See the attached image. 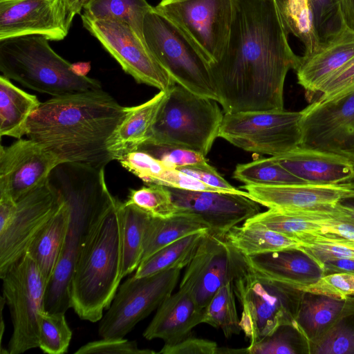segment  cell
<instances>
[{
  "label": "cell",
  "mask_w": 354,
  "mask_h": 354,
  "mask_svg": "<svg viewBox=\"0 0 354 354\" xmlns=\"http://www.w3.org/2000/svg\"><path fill=\"white\" fill-rule=\"evenodd\" d=\"M223 116L217 101L175 83L167 91L145 143L180 147L206 156L218 138Z\"/></svg>",
  "instance_id": "52a82bcc"
},
{
  "label": "cell",
  "mask_w": 354,
  "mask_h": 354,
  "mask_svg": "<svg viewBox=\"0 0 354 354\" xmlns=\"http://www.w3.org/2000/svg\"><path fill=\"white\" fill-rule=\"evenodd\" d=\"M324 276L334 273L354 275V259H338L324 262L321 266Z\"/></svg>",
  "instance_id": "db71d44e"
},
{
  "label": "cell",
  "mask_w": 354,
  "mask_h": 354,
  "mask_svg": "<svg viewBox=\"0 0 354 354\" xmlns=\"http://www.w3.org/2000/svg\"><path fill=\"white\" fill-rule=\"evenodd\" d=\"M122 278L136 271L141 263L145 230L151 218L133 205L123 203Z\"/></svg>",
  "instance_id": "836d02e7"
},
{
  "label": "cell",
  "mask_w": 354,
  "mask_h": 354,
  "mask_svg": "<svg viewBox=\"0 0 354 354\" xmlns=\"http://www.w3.org/2000/svg\"><path fill=\"white\" fill-rule=\"evenodd\" d=\"M274 157L285 169L306 183L338 185L354 180V162L337 154L299 146Z\"/></svg>",
  "instance_id": "7402d4cb"
},
{
  "label": "cell",
  "mask_w": 354,
  "mask_h": 354,
  "mask_svg": "<svg viewBox=\"0 0 354 354\" xmlns=\"http://www.w3.org/2000/svg\"><path fill=\"white\" fill-rule=\"evenodd\" d=\"M70 216V207L64 200L26 252L35 261L46 287L53 275L62 252Z\"/></svg>",
  "instance_id": "4316f807"
},
{
  "label": "cell",
  "mask_w": 354,
  "mask_h": 354,
  "mask_svg": "<svg viewBox=\"0 0 354 354\" xmlns=\"http://www.w3.org/2000/svg\"><path fill=\"white\" fill-rule=\"evenodd\" d=\"M313 8L317 30L322 41L326 42L346 24L339 0H309Z\"/></svg>",
  "instance_id": "b9f144b4"
},
{
  "label": "cell",
  "mask_w": 354,
  "mask_h": 354,
  "mask_svg": "<svg viewBox=\"0 0 354 354\" xmlns=\"http://www.w3.org/2000/svg\"><path fill=\"white\" fill-rule=\"evenodd\" d=\"M10 1V0H0V2H1V1Z\"/></svg>",
  "instance_id": "91938a15"
},
{
  "label": "cell",
  "mask_w": 354,
  "mask_h": 354,
  "mask_svg": "<svg viewBox=\"0 0 354 354\" xmlns=\"http://www.w3.org/2000/svg\"><path fill=\"white\" fill-rule=\"evenodd\" d=\"M340 203L354 207V180L352 181L351 192L346 197L339 201Z\"/></svg>",
  "instance_id": "680465c9"
},
{
  "label": "cell",
  "mask_w": 354,
  "mask_h": 354,
  "mask_svg": "<svg viewBox=\"0 0 354 354\" xmlns=\"http://www.w3.org/2000/svg\"><path fill=\"white\" fill-rule=\"evenodd\" d=\"M167 188L177 212L199 216L209 233L223 239L233 227L260 212L258 203L241 194Z\"/></svg>",
  "instance_id": "ac0fdd59"
},
{
  "label": "cell",
  "mask_w": 354,
  "mask_h": 354,
  "mask_svg": "<svg viewBox=\"0 0 354 354\" xmlns=\"http://www.w3.org/2000/svg\"><path fill=\"white\" fill-rule=\"evenodd\" d=\"M71 71L74 74L80 77H86L91 70L89 62H78L71 64Z\"/></svg>",
  "instance_id": "6f0895ef"
},
{
  "label": "cell",
  "mask_w": 354,
  "mask_h": 354,
  "mask_svg": "<svg viewBox=\"0 0 354 354\" xmlns=\"http://www.w3.org/2000/svg\"><path fill=\"white\" fill-rule=\"evenodd\" d=\"M3 295L13 330L8 354H21L39 346V320L44 310L46 284L35 261L26 252L0 275Z\"/></svg>",
  "instance_id": "30bf717a"
},
{
  "label": "cell",
  "mask_w": 354,
  "mask_h": 354,
  "mask_svg": "<svg viewBox=\"0 0 354 354\" xmlns=\"http://www.w3.org/2000/svg\"><path fill=\"white\" fill-rule=\"evenodd\" d=\"M154 184L189 191L225 192L207 185L198 179L180 171L176 168L166 169Z\"/></svg>",
  "instance_id": "681fc988"
},
{
  "label": "cell",
  "mask_w": 354,
  "mask_h": 354,
  "mask_svg": "<svg viewBox=\"0 0 354 354\" xmlns=\"http://www.w3.org/2000/svg\"><path fill=\"white\" fill-rule=\"evenodd\" d=\"M354 56V30L346 24L310 56L300 57L295 70L297 83L309 101L319 94L323 83Z\"/></svg>",
  "instance_id": "44dd1931"
},
{
  "label": "cell",
  "mask_w": 354,
  "mask_h": 354,
  "mask_svg": "<svg viewBox=\"0 0 354 354\" xmlns=\"http://www.w3.org/2000/svg\"><path fill=\"white\" fill-rule=\"evenodd\" d=\"M300 290L344 299L354 295V275L347 273L325 275Z\"/></svg>",
  "instance_id": "bcb514c9"
},
{
  "label": "cell",
  "mask_w": 354,
  "mask_h": 354,
  "mask_svg": "<svg viewBox=\"0 0 354 354\" xmlns=\"http://www.w3.org/2000/svg\"><path fill=\"white\" fill-rule=\"evenodd\" d=\"M250 354H310V345L295 324H284L258 342L249 344Z\"/></svg>",
  "instance_id": "8d00e7d4"
},
{
  "label": "cell",
  "mask_w": 354,
  "mask_h": 354,
  "mask_svg": "<svg viewBox=\"0 0 354 354\" xmlns=\"http://www.w3.org/2000/svg\"><path fill=\"white\" fill-rule=\"evenodd\" d=\"M233 178L245 185L260 186L306 183L285 169L274 156L238 164Z\"/></svg>",
  "instance_id": "e575fe53"
},
{
  "label": "cell",
  "mask_w": 354,
  "mask_h": 354,
  "mask_svg": "<svg viewBox=\"0 0 354 354\" xmlns=\"http://www.w3.org/2000/svg\"><path fill=\"white\" fill-rule=\"evenodd\" d=\"M278 0H236L227 46L210 64L224 113L283 109V87L300 57L292 50Z\"/></svg>",
  "instance_id": "6da1fadb"
},
{
  "label": "cell",
  "mask_w": 354,
  "mask_h": 354,
  "mask_svg": "<svg viewBox=\"0 0 354 354\" xmlns=\"http://www.w3.org/2000/svg\"><path fill=\"white\" fill-rule=\"evenodd\" d=\"M349 301V297L342 299L304 291L295 325L311 346L338 321Z\"/></svg>",
  "instance_id": "484cf974"
},
{
  "label": "cell",
  "mask_w": 354,
  "mask_h": 354,
  "mask_svg": "<svg viewBox=\"0 0 354 354\" xmlns=\"http://www.w3.org/2000/svg\"><path fill=\"white\" fill-rule=\"evenodd\" d=\"M167 91H160L149 100L135 106L125 107V115L108 145L114 160L136 151L150 137Z\"/></svg>",
  "instance_id": "d4e9b609"
},
{
  "label": "cell",
  "mask_w": 354,
  "mask_h": 354,
  "mask_svg": "<svg viewBox=\"0 0 354 354\" xmlns=\"http://www.w3.org/2000/svg\"><path fill=\"white\" fill-rule=\"evenodd\" d=\"M345 24L354 30V0H339Z\"/></svg>",
  "instance_id": "11a10c76"
},
{
  "label": "cell",
  "mask_w": 354,
  "mask_h": 354,
  "mask_svg": "<svg viewBox=\"0 0 354 354\" xmlns=\"http://www.w3.org/2000/svg\"><path fill=\"white\" fill-rule=\"evenodd\" d=\"M68 12L69 19L73 22L75 15L82 12L83 7L87 0H65Z\"/></svg>",
  "instance_id": "9f6ffc18"
},
{
  "label": "cell",
  "mask_w": 354,
  "mask_h": 354,
  "mask_svg": "<svg viewBox=\"0 0 354 354\" xmlns=\"http://www.w3.org/2000/svg\"><path fill=\"white\" fill-rule=\"evenodd\" d=\"M71 330L65 313L40 312L39 320V346L48 354H62L67 352L71 338Z\"/></svg>",
  "instance_id": "ab89813d"
},
{
  "label": "cell",
  "mask_w": 354,
  "mask_h": 354,
  "mask_svg": "<svg viewBox=\"0 0 354 354\" xmlns=\"http://www.w3.org/2000/svg\"><path fill=\"white\" fill-rule=\"evenodd\" d=\"M233 258L232 285L242 308L240 326L250 344L281 325H295L304 291L261 273L234 248Z\"/></svg>",
  "instance_id": "5b68a950"
},
{
  "label": "cell",
  "mask_w": 354,
  "mask_h": 354,
  "mask_svg": "<svg viewBox=\"0 0 354 354\" xmlns=\"http://www.w3.org/2000/svg\"><path fill=\"white\" fill-rule=\"evenodd\" d=\"M49 183L68 203L71 216L53 275L47 285L44 307L50 313L71 308L68 288L80 250L89 230L113 196L104 168L80 162H62L50 173Z\"/></svg>",
  "instance_id": "277c9868"
},
{
  "label": "cell",
  "mask_w": 354,
  "mask_h": 354,
  "mask_svg": "<svg viewBox=\"0 0 354 354\" xmlns=\"http://www.w3.org/2000/svg\"><path fill=\"white\" fill-rule=\"evenodd\" d=\"M311 220L322 227V232H330L354 243V225L330 217H314Z\"/></svg>",
  "instance_id": "f5cc1de1"
},
{
  "label": "cell",
  "mask_w": 354,
  "mask_h": 354,
  "mask_svg": "<svg viewBox=\"0 0 354 354\" xmlns=\"http://www.w3.org/2000/svg\"><path fill=\"white\" fill-rule=\"evenodd\" d=\"M181 268L142 277L133 275L120 286L105 314L100 320L102 338H123L172 294Z\"/></svg>",
  "instance_id": "7c38bea8"
},
{
  "label": "cell",
  "mask_w": 354,
  "mask_h": 354,
  "mask_svg": "<svg viewBox=\"0 0 354 354\" xmlns=\"http://www.w3.org/2000/svg\"><path fill=\"white\" fill-rule=\"evenodd\" d=\"M232 281L224 284L203 309L202 323L221 329L225 337L239 335L240 326Z\"/></svg>",
  "instance_id": "d590c367"
},
{
  "label": "cell",
  "mask_w": 354,
  "mask_h": 354,
  "mask_svg": "<svg viewBox=\"0 0 354 354\" xmlns=\"http://www.w3.org/2000/svg\"><path fill=\"white\" fill-rule=\"evenodd\" d=\"M203 309L187 288L179 287L157 308L143 333L148 340L160 339L173 344L190 335L192 329L202 323Z\"/></svg>",
  "instance_id": "603a6c76"
},
{
  "label": "cell",
  "mask_w": 354,
  "mask_h": 354,
  "mask_svg": "<svg viewBox=\"0 0 354 354\" xmlns=\"http://www.w3.org/2000/svg\"><path fill=\"white\" fill-rule=\"evenodd\" d=\"M313 217H330L354 225V207L337 202L318 209H309Z\"/></svg>",
  "instance_id": "816d5d0a"
},
{
  "label": "cell",
  "mask_w": 354,
  "mask_h": 354,
  "mask_svg": "<svg viewBox=\"0 0 354 354\" xmlns=\"http://www.w3.org/2000/svg\"><path fill=\"white\" fill-rule=\"evenodd\" d=\"M64 201L48 180L16 201L11 218L0 227V275L26 253Z\"/></svg>",
  "instance_id": "5bb4252c"
},
{
  "label": "cell",
  "mask_w": 354,
  "mask_h": 354,
  "mask_svg": "<svg viewBox=\"0 0 354 354\" xmlns=\"http://www.w3.org/2000/svg\"><path fill=\"white\" fill-rule=\"evenodd\" d=\"M352 93H354V56L323 83L317 100L330 101Z\"/></svg>",
  "instance_id": "f6af8a7d"
},
{
  "label": "cell",
  "mask_w": 354,
  "mask_h": 354,
  "mask_svg": "<svg viewBox=\"0 0 354 354\" xmlns=\"http://www.w3.org/2000/svg\"><path fill=\"white\" fill-rule=\"evenodd\" d=\"M125 205H133L155 218H165L177 212L167 187L147 184L137 189H130Z\"/></svg>",
  "instance_id": "60d3db41"
},
{
  "label": "cell",
  "mask_w": 354,
  "mask_h": 354,
  "mask_svg": "<svg viewBox=\"0 0 354 354\" xmlns=\"http://www.w3.org/2000/svg\"><path fill=\"white\" fill-rule=\"evenodd\" d=\"M245 222L262 225L297 241L303 235L322 232V226L311 220L274 209L259 212Z\"/></svg>",
  "instance_id": "f35d334b"
},
{
  "label": "cell",
  "mask_w": 354,
  "mask_h": 354,
  "mask_svg": "<svg viewBox=\"0 0 354 354\" xmlns=\"http://www.w3.org/2000/svg\"><path fill=\"white\" fill-rule=\"evenodd\" d=\"M236 0H161L154 9L174 24L209 64L218 62L227 46Z\"/></svg>",
  "instance_id": "8fae6325"
},
{
  "label": "cell",
  "mask_w": 354,
  "mask_h": 354,
  "mask_svg": "<svg viewBox=\"0 0 354 354\" xmlns=\"http://www.w3.org/2000/svg\"><path fill=\"white\" fill-rule=\"evenodd\" d=\"M83 26L136 82L168 91L176 82L127 24L81 15Z\"/></svg>",
  "instance_id": "4fadbf2b"
},
{
  "label": "cell",
  "mask_w": 354,
  "mask_h": 354,
  "mask_svg": "<svg viewBox=\"0 0 354 354\" xmlns=\"http://www.w3.org/2000/svg\"><path fill=\"white\" fill-rule=\"evenodd\" d=\"M224 239L245 257L300 248L299 243L291 238L262 225L246 222L230 229Z\"/></svg>",
  "instance_id": "f546056e"
},
{
  "label": "cell",
  "mask_w": 354,
  "mask_h": 354,
  "mask_svg": "<svg viewBox=\"0 0 354 354\" xmlns=\"http://www.w3.org/2000/svg\"><path fill=\"white\" fill-rule=\"evenodd\" d=\"M180 171L191 176L212 187L225 192L238 194L249 197L246 191H241L231 185L216 169L209 165L207 161L195 165L176 168Z\"/></svg>",
  "instance_id": "c3c4849f"
},
{
  "label": "cell",
  "mask_w": 354,
  "mask_h": 354,
  "mask_svg": "<svg viewBox=\"0 0 354 354\" xmlns=\"http://www.w3.org/2000/svg\"><path fill=\"white\" fill-rule=\"evenodd\" d=\"M351 182L338 185H245L241 188L248 193L250 198L268 209L297 211L318 208L339 202L350 194Z\"/></svg>",
  "instance_id": "ffe728a7"
},
{
  "label": "cell",
  "mask_w": 354,
  "mask_h": 354,
  "mask_svg": "<svg viewBox=\"0 0 354 354\" xmlns=\"http://www.w3.org/2000/svg\"><path fill=\"white\" fill-rule=\"evenodd\" d=\"M48 41L39 35L0 41L2 75L53 97L102 89L98 80L74 74L71 64L58 55Z\"/></svg>",
  "instance_id": "8992f818"
},
{
  "label": "cell",
  "mask_w": 354,
  "mask_h": 354,
  "mask_svg": "<svg viewBox=\"0 0 354 354\" xmlns=\"http://www.w3.org/2000/svg\"><path fill=\"white\" fill-rule=\"evenodd\" d=\"M209 230L207 224L199 216L192 213L177 212L165 218L151 216L145 233L141 263L180 239Z\"/></svg>",
  "instance_id": "83f0119b"
},
{
  "label": "cell",
  "mask_w": 354,
  "mask_h": 354,
  "mask_svg": "<svg viewBox=\"0 0 354 354\" xmlns=\"http://www.w3.org/2000/svg\"><path fill=\"white\" fill-rule=\"evenodd\" d=\"M279 8L289 33L304 44L303 56H310L322 46L314 12L309 0H278Z\"/></svg>",
  "instance_id": "1f68e13d"
},
{
  "label": "cell",
  "mask_w": 354,
  "mask_h": 354,
  "mask_svg": "<svg viewBox=\"0 0 354 354\" xmlns=\"http://www.w3.org/2000/svg\"><path fill=\"white\" fill-rule=\"evenodd\" d=\"M154 354L149 349H141L136 341L123 338H102L89 342L80 347L75 354Z\"/></svg>",
  "instance_id": "7dc6e473"
},
{
  "label": "cell",
  "mask_w": 354,
  "mask_h": 354,
  "mask_svg": "<svg viewBox=\"0 0 354 354\" xmlns=\"http://www.w3.org/2000/svg\"><path fill=\"white\" fill-rule=\"evenodd\" d=\"M124 115L125 107L102 89L53 97L30 115L26 136L62 163L105 168L114 160L109 142Z\"/></svg>",
  "instance_id": "7a4b0ae2"
},
{
  "label": "cell",
  "mask_w": 354,
  "mask_h": 354,
  "mask_svg": "<svg viewBox=\"0 0 354 354\" xmlns=\"http://www.w3.org/2000/svg\"><path fill=\"white\" fill-rule=\"evenodd\" d=\"M123 203L112 199L93 223L70 281L71 308L82 320L102 317L122 279Z\"/></svg>",
  "instance_id": "3957f363"
},
{
  "label": "cell",
  "mask_w": 354,
  "mask_h": 354,
  "mask_svg": "<svg viewBox=\"0 0 354 354\" xmlns=\"http://www.w3.org/2000/svg\"><path fill=\"white\" fill-rule=\"evenodd\" d=\"M138 150L149 153L170 168H178L207 161L205 156L196 151L173 145L144 143Z\"/></svg>",
  "instance_id": "ee69618b"
},
{
  "label": "cell",
  "mask_w": 354,
  "mask_h": 354,
  "mask_svg": "<svg viewBox=\"0 0 354 354\" xmlns=\"http://www.w3.org/2000/svg\"><path fill=\"white\" fill-rule=\"evenodd\" d=\"M143 35L151 53L176 83L218 102L209 62L189 39L154 7L145 17Z\"/></svg>",
  "instance_id": "ba28073f"
},
{
  "label": "cell",
  "mask_w": 354,
  "mask_h": 354,
  "mask_svg": "<svg viewBox=\"0 0 354 354\" xmlns=\"http://www.w3.org/2000/svg\"><path fill=\"white\" fill-rule=\"evenodd\" d=\"M118 160L127 170L147 184H154L168 167L149 153L136 150L120 156Z\"/></svg>",
  "instance_id": "7bdbcfd3"
},
{
  "label": "cell",
  "mask_w": 354,
  "mask_h": 354,
  "mask_svg": "<svg viewBox=\"0 0 354 354\" xmlns=\"http://www.w3.org/2000/svg\"><path fill=\"white\" fill-rule=\"evenodd\" d=\"M300 147L346 157L354 162V93L301 111Z\"/></svg>",
  "instance_id": "9a60e30c"
},
{
  "label": "cell",
  "mask_w": 354,
  "mask_h": 354,
  "mask_svg": "<svg viewBox=\"0 0 354 354\" xmlns=\"http://www.w3.org/2000/svg\"><path fill=\"white\" fill-rule=\"evenodd\" d=\"M207 232L202 231L188 235L164 247L142 261L133 275L142 277L166 270L186 267Z\"/></svg>",
  "instance_id": "d6a6232c"
},
{
  "label": "cell",
  "mask_w": 354,
  "mask_h": 354,
  "mask_svg": "<svg viewBox=\"0 0 354 354\" xmlns=\"http://www.w3.org/2000/svg\"><path fill=\"white\" fill-rule=\"evenodd\" d=\"M41 102L35 95L28 93L10 79L0 76V136L20 139L26 135L30 115Z\"/></svg>",
  "instance_id": "f1b7e54d"
},
{
  "label": "cell",
  "mask_w": 354,
  "mask_h": 354,
  "mask_svg": "<svg viewBox=\"0 0 354 354\" xmlns=\"http://www.w3.org/2000/svg\"><path fill=\"white\" fill-rule=\"evenodd\" d=\"M245 257L261 273L299 290L324 277L322 268L300 248Z\"/></svg>",
  "instance_id": "cb8c5ba5"
},
{
  "label": "cell",
  "mask_w": 354,
  "mask_h": 354,
  "mask_svg": "<svg viewBox=\"0 0 354 354\" xmlns=\"http://www.w3.org/2000/svg\"><path fill=\"white\" fill-rule=\"evenodd\" d=\"M153 8L146 0H87L82 15L92 19L126 23L145 40V17Z\"/></svg>",
  "instance_id": "4dcf8cb0"
},
{
  "label": "cell",
  "mask_w": 354,
  "mask_h": 354,
  "mask_svg": "<svg viewBox=\"0 0 354 354\" xmlns=\"http://www.w3.org/2000/svg\"><path fill=\"white\" fill-rule=\"evenodd\" d=\"M300 111L283 110L224 113L218 138L244 151L278 156L299 147Z\"/></svg>",
  "instance_id": "9c48e42d"
},
{
  "label": "cell",
  "mask_w": 354,
  "mask_h": 354,
  "mask_svg": "<svg viewBox=\"0 0 354 354\" xmlns=\"http://www.w3.org/2000/svg\"><path fill=\"white\" fill-rule=\"evenodd\" d=\"M353 297H354V295H352Z\"/></svg>",
  "instance_id": "94428289"
},
{
  "label": "cell",
  "mask_w": 354,
  "mask_h": 354,
  "mask_svg": "<svg viewBox=\"0 0 354 354\" xmlns=\"http://www.w3.org/2000/svg\"><path fill=\"white\" fill-rule=\"evenodd\" d=\"M233 248L207 232L186 266L180 287L189 289L203 309L224 284L232 281Z\"/></svg>",
  "instance_id": "d6986e66"
},
{
  "label": "cell",
  "mask_w": 354,
  "mask_h": 354,
  "mask_svg": "<svg viewBox=\"0 0 354 354\" xmlns=\"http://www.w3.org/2000/svg\"><path fill=\"white\" fill-rule=\"evenodd\" d=\"M72 22L65 0H10L0 2V41L39 35L61 41Z\"/></svg>",
  "instance_id": "2e32d148"
},
{
  "label": "cell",
  "mask_w": 354,
  "mask_h": 354,
  "mask_svg": "<svg viewBox=\"0 0 354 354\" xmlns=\"http://www.w3.org/2000/svg\"><path fill=\"white\" fill-rule=\"evenodd\" d=\"M218 350V347L215 342L189 335L175 344H165L158 353L217 354Z\"/></svg>",
  "instance_id": "f907efd6"
},
{
  "label": "cell",
  "mask_w": 354,
  "mask_h": 354,
  "mask_svg": "<svg viewBox=\"0 0 354 354\" xmlns=\"http://www.w3.org/2000/svg\"><path fill=\"white\" fill-rule=\"evenodd\" d=\"M343 315L317 342L310 346V354H354V297Z\"/></svg>",
  "instance_id": "74e56055"
},
{
  "label": "cell",
  "mask_w": 354,
  "mask_h": 354,
  "mask_svg": "<svg viewBox=\"0 0 354 354\" xmlns=\"http://www.w3.org/2000/svg\"><path fill=\"white\" fill-rule=\"evenodd\" d=\"M62 163L53 153L31 139H18L0 149V194L15 201L45 184Z\"/></svg>",
  "instance_id": "e0dca14e"
}]
</instances>
